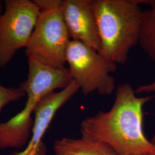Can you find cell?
Wrapping results in <instances>:
<instances>
[{"label":"cell","mask_w":155,"mask_h":155,"mask_svg":"<svg viewBox=\"0 0 155 155\" xmlns=\"http://www.w3.org/2000/svg\"><path fill=\"white\" fill-rule=\"evenodd\" d=\"M110 109L85 118L82 136L106 144L117 155H147L152 147L144 130V107L152 97H138L132 86H117Z\"/></svg>","instance_id":"6da1fadb"},{"label":"cell","mask_w":155,"mask_h":155,"mask_svg":"<svg viewBox=\"0 0 155 155\" xmlns=\"http://www.w3.org/2000/svg\"><path fill=\"white\" fill-rule=\"evenodd\" d=\"M148 0H92L100 36V52L118 64H125L139 45L143 11Z\"/></svg>","instance_id":"7a4b0ae2"},{"label":"cell","mask_w":155,"mask_h":155,"mask_svg":"<svg viewBox=\"0 0 155 155\" xmlns=\"http://www.w3.org/2000/svg\"><path fill=\"white\" fill-rule=\"evenodd\" d=\"M66 62L72 81L84 95L95 92L102 95L115 93L117 87L111 73L116 71L117 65L98 51L71 40L67 49Z\"/></svg>","instance_id":"3957f363"},{"label":"cell","mask_w":155,"mask_h":155,"mask_svg":"<svg viewBox=\"0 0 155 155\" xmlns=\"http://www.w3.org/2000/svg\"><path fill=\"white\" fill-rule=\"evenodd\" d=\"M60 6L40 11L25 48L28 59L56 68L67 67L66 54L71 41Z\"/></svg>","instance_id":"277c9868"},{"label":"cell","mask_w":155,"mask_h":155,"mask_svg":"<svg viewBox=\"0 0 155 155\" xmlns=\"http://www.w3.org/2000/svg\"><path fill=\"white\" fill-rule=\"evenodd\" d=\"M0 19V67H5L17 52L25 48L40 11L33 0H5Z\"/></svg>","instance_id":"5b68a950"},{"label":"cell","mask_w":155,"mask_h":155,"mask_svg":"<svg viewBox=\"0 0 155 155\" xmlns=\"http://www.w3.org/2000/svg\"><path fill=\"white\" fill-rule=\"evenodd\" d=\"M28 65V77L19 87L27 96L25 106L33 110L45 96L57 89L66 88L72 81L67 67L56 68L30 59Z\"/></svg>","instance_id":"8992f818"},{"label":"cell","mask_w":155,"mask_h":155,"mask_svg":"<svg viewBox=\"0 0 155 155\" xmlns=\"http://www.w3.org/2000/svg\"><path fill=\"white\" fill-rule=\"evenodd\" d=\"M60 9L71 40L100 52V36L92 0H61Z\"/></svg>","instance_id":"52a82bcc"},{"label":"cell","mask_w":155,"mask_h":155,"mask_svg":"<svg viewBox=\"0 0 155 155\" xmlns=\"http://www.w3.org/2000/svg\"><path fill=\"white\" fill-rule=\"evenodd\" d=\"M79 90L74 81L64 89L53 92L40 100L33 113V125L29 141L22 151H15L9 155H34L43 142V138L56 113Z\"/></svg>","instance_id":"ba28073f"},{"label":"cell","mask_w":155,"mask_h":155,"mask_svg":"<svg viewBox=\"0 0 155 155\" xmlns=\"http://www.w3.org/2000/svg\"><path fill=\"white\" fill-rule=\"evenodd\" d=\"M33 111L25 107L6 122H0V150L21 148L29 141L33 125Z\"/></svg>","instance_id":"9c48e42d"},{"label":"cell","mask_w":155,"mask_h":155,"mask_svg":"<svg viewBox=\"0 0 155 155\" xmlns=\"http://www.w3.org/2000/svg\"><path fill=\"white\" fill-rule=\"evenodd\" d=\"M53 150L55 155H117L106 144L82 136L55 140Z\"/></svg>","instance_id":"30bf717a"},{"label":"cell","mask_w":155,"mask_h":155,"mask_svg":"<svg viewBox=\"0 0 155 155\" xmlns=\"http://www.w3.org/2000/svg\"><path fill=\"white\" fill-rule=\"evenodd\" d=\"M149 8L143 11L139 45L150 59L155 61V0H148Z\"/></svg>","instance_id":"8fae6325"},{"label":"cell","mask_w":155,"mask_h":155,"mask_svg":"<svg viewBox=\"0 0 155 155\" xmlns=\"http://www.w3.org/2000/svg\"><path fill=\"white\" fill-rule=\"evenodd\" d=\"M25 95L19 87H6L0 84V111L5 106L22 99Z\"/></svg>","instance_id":"7c38bea8"},{"label":"cell","mask_w":155,"mask_h":155,"mask_svg":"<svg viewBox=\"0 0 155 155\" xmlns=\"http://www.w3.org/2000/svg\"><path fill=\"white\" fill-rule=\"evenodd\" d=\"M40 11L50 9L61 5V0H33Z\"/></svg>","instance_id":"4fadbf2b"},{"label":"cell","mask_w":155,"mask_h":155,"mask_svg":"<svg viewBox=\"0 0 155 155\" xmlns=\"http://www.w3.org/2000/svg\"><path fill=\"white\" fill-rule=\"evenodd\" d=\"M135 92L137 94L155 92V81L148 84L140 85L135 89Z\"/></svg>","instance_id":"5bb4252c"},{"label":"cell","mask_w":155,"mask_h":155,"mask_svg":"<svg viewBox=\"0 0 155 155\" xmlns=\"http://www.w3.org/2000/svg\"><path fill=\"white\" fill-rule=\"evenodd\" d=\"M47 148L44 142L40 145L34 155H47Z\"/></svg>","instance_id":"9a60e30c"},{"label":"cell","mask_w":155,"mask_h":155,"mask_svg":"<svg viewBox=\"0 0 155 155\" xmlns=\"http://www.w3.org/2000/svg\"><path fill=\"white\" fill-rule=\"evenodd\" d=\"M152 147L149 153L147 155H155V134L150 140Z\"/></svg>","instance_id":"2e32d148"},{"label":"cell","mask_w":155,"mask_h":155,"mask_svg":"<svg viewBox=\"0 0 155 155\" xmlns=\"http://www.w3.org/2000/svg\"><path fill=\"white\" fill-rule=\"evenodd\" d=\"M4 9V2L2 1H0V19L2 17V15L3 14V10Z\"/></svg>","instance_id":"e0dca14e"}]
</instances>
